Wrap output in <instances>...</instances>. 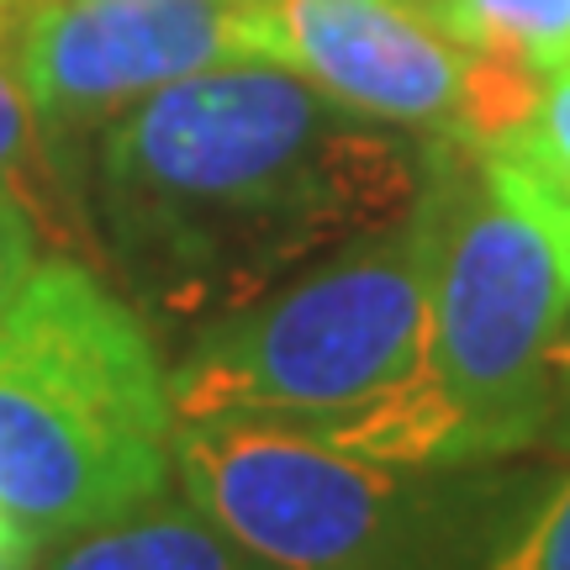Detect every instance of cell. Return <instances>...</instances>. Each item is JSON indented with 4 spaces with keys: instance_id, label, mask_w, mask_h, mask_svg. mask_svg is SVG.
<instances>
[{
    "instance_id": "6da1fadb",
    "label": "cell",
    "mask_w": 570,
    "mask_h": 570,
    "mask_svg": "<svg viewBox=\"0 0 570 570\" xmlns=\"http://www.w3.org/2000/svg\"><path fill=\"white\" fill-rule=\"evenodd\" d=\"M106 212L175 312L269 296L291 269L412 217L428 164L396 127L269 59L217 63L111 117Z\"/></svg>"
},
{
    "instance_id": "7a4b0ae2",
    "label": "cell",
    "mask_w": 570,
    "mask_h": 570,
    "mask_svg": "<svg viewBox=\"0 0 570 570\" xmlns=\"http://www.w3.org/2000/svg\"><path fill=\"white\" fill-rule=\"evenodd\" d=\"M439 254L417 370L333 428V444L402 470L487 465L539 439L570 327V212L529 169L475 148V175L428 164Z\"/></svg>"
},
{
    "instance_id": "3957f363",
    "label": "cell",
    "mask_w": 570,
    "mask_h": 570,
    "mask_svg": "<svg viewBox=\"0 0 570 570\" xmlns=\"http://www.w3.org/2000/svg\"><path fill=\"white\" fill-rule=\"evenodd\" d=\"M175 475L169 370L132 306L75 259H38L0 312V518L75 539Z\"/></svg>"
},
{
    "instance_id": "277c9868",
    "label": "cell",
    "mask_w": 570,
    "mask_h": 570,
    "mask_svg": "<svg viewBox=\"0 0 570 570\" xmlns=\"http://www.w3.org/2000/svg\"><path fill=\"white\" fill-rule=\"evenodd\" d=\"M439 254V185L412 217L327 254L285 291L238 306L169 370L180 417H275L333 428L417 370Z\"/></svg>"
},
{
    "instance_id": "5b68a950",
    "label": "cell",
    "mask_w": 570,
    "mask_h": 570,
    "mask_svg": "<svg viewBox=\"0 0 570 570\" xmlns=\"http://www.w3.org/2000/svg\"><path fill=\"white\" fill-rule=\"evenodd\" d=\"M185 502L269 570H423L439 502L402 470L275 417H180Z\"/></svg>"
},
{
    "instance_id": "8992f818",
    "label": "cell",
    "mask_w": 570,
    "mask_h": 570,
    "mask_svg": "<svg viewBox=\"0 0 570 570\" xmlns=\"http://www.w3.org/2000/svg\"><path fill=\"white\" fill-rule=\"evenodd\" d=\"M265 0H32L11 42L38 127L111 122L217 63L265 59Z\"/></svg>"
},
{
    "instance_id": "52a82bcc",
    "label": "cell",
    "mask_w": 570,
    "mask_h": 570,
    "mask_svg": "<svg viewBox=\"0 0 570 570\" xmlns=\"http://www.w3.org/2000/svg\"><path fill=\"white\" fill-rule=\"evenodd\" d=\"M259 48L370 122L465 138L475 53L417 0H265Z\"/></svg>"
},
{
    "instance_id": "ba28073f",
    "label": "cell",
    "mask_w": 570,
    "mask_h": 570,
    "mask_svg": "<svg viewBox=\"0 0 570 570\" xmlns=\"http://www.w3.org/2000/svg\"><path fill=\"white\" fill-rule=\"evenodd\" d=\"M53 570H269L217 533L190 502H148L101 529L75 533Z\"/></svg>"
},
{
    "instance_id": "9c48e42d",
    "label": "cell",
    "mask_w": 570,
    "mask_h": 570,
    "mask_svg": "<svg viewBox=\"0 0 570 570\" xmlns=\"http://www.w3.org/2000/svg\"><path fill=\"white\" fill-rule=\"evenodd\" d=\"M470 53H502L554 75L570 63V0H417Z\"/></svg>"
},
{
    "instance_id": "30bf717a",
    "label": "cell",
    "mask_w": 570,
    "mask_h": 570,
    "mask_svg": "<svg viewBox=\"0 0 570 570\" xmlns=\"http://www.w3.org/2000/svg\"><path fill=\"white\" fill-rule=\"evenodd\" d=\"M481 570H570V475H560Z\"/></svg>"
},
{
    "instance_id": "8fae6325",
    "label": "cell",
    "mask_w": 570,
    "mask_h": 570,
    "mask_svg": "<svg viewBox=\"0 0 570 570\" xmlns=\"http://www.w3.org/2000/svg\"><path fill=\"white\" fill-rule=\"evenodd\" d=\"M32 269H38V227L11 190V180H0V312L11 306V296L27 285Z\"/></svg>"
},
{
    "instance_id": "7c38bea8",
    "label": "cell",
    "mask_w": 570,
    "mask_h": 570,
    "mask_svg": "<svg viewBox=\"0 0 570 570\" xmlns=\"http://www.w3.org/2000/svg\"><path fill=\"white\" fill-rule=\"evenodd\" d=\"M38 148V111L21 90L11 53H0V180H11Z\"/></svg>"
},
{
    "instance_id": "4fadbf2b",
    "label": "cell",
    "mask_w": 570,
    "mask_h": 570,
    "mask_svg": "<svg viewBox=\"0 0 570 570\" xmlns=\"http://www.w3.org/2000/svg\"><path fill=\"white\" fill-rule=\"evenodd\" d=\"M32 539H21L6 518H0V570H32Z\"/></svg>"
},
{
    "instance_id": "5bb4252c",
    "label": "cell",
    "mask_w": 570,
    "mask_h": 570,
    "mask_svg": "<svg viewBox=\"0 0 570 570\" xmlns=\"http://www.w3.org/2000/svg\"><path fill=\"white\" fill-rule=\"evenodd\" d=\"M27 6L32 0H0V53H11V42H17V27L27 17Z\"/></svg>"
}]
</instances>
